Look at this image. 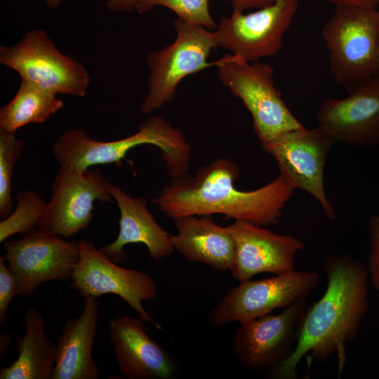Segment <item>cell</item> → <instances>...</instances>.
Returning <instances> with one entry per match:
<instances>
[{"mask_svg":"<svg viewBox=\"0 0 379 379\" xmlns=\"http://www.w3.org/2000/svg\"><path fill=\"white\" fill-rule=\"evenodd\" d=\"M16 199L15 211L0 222V242L15 234L25 235L35 230L48 204L39 193L32 190L18 192Z\"/></svg>","mask_w":379,"mask_h":379,"instance_id":"cell-23","label":"cell"},{"mask_svg":"<svg viewBox=\"0 0 379 379\" xmlns=\"http://www.w3.org/2000/svg\"><path fill=\"white\" fill-rule=\"evenodd\" d=\"M62 0H44L46 4L51 8H58Z\"/></svg>","mask_w":379,"mask_h":379,"instance_id":"cell-32","label":"cell"},{"mask_svg":"<svg viewBox=\"0 0 379 379\" xmlns=\"http://www.w3.org/2000/svg\"><path fill=\"white\" fill-rule=\"evenodd\" d=\"M143 321L122 316L109 324L119 371L129 379H172L177 376L176 358L146 332Z\"/></svg>","mask_w":379,"mask_h":379,"instance_id":"cell-17","label":"cell"},{"mask_svg":"<svg viewBox=\"0 0 379 379\" xmlns=\"http://www.w3.org/2000/svg\"><path fill=\"white\" fill-rule=\"evenodd\" d=\"M239 175L235 163L219 159L199 168L194 175L186 173L172 178L153 203L173 219L218 213L262 226L277 225L295 189L293 184L280 173L263 187L242 191L234 185Z\"/></svg>","mask_w":379,"mask_h":379,"instance_id":"cell-2","label":"cell"},{"mask_svg":"<svg viewBox=\"0 0 379 379\" xmlns=\"http://www.w3.org/2000/svg\"><path fill=\"white\" fill-rule=\"evenodd\" d=\"M149 144L161 151L168 174L172 178L189 169L191 147L183 133L165 118L152 117L134 134L114 141L101 142L81 128H71L53 144L52 152L60 166L84 170L99 164H120L128 152Z\"/></svg>","mask_w":379,"mask_h":379,"instance_id":"cell-3","label":"cell"},{"mask_svg":"<svg viewBox=\"0 0 379 379\" xmlns=\"http://www.w3.org/2000/svg\"><path fill=\"white\" fill-rule=\"evenodd\" d=\"M109 193L119 209V230L116 240L100 249L111 260L116 263L125 261L128 253L124 248L129 244H144L150 258L157 260L174 252L171 234L156 222L147 210L145 198L131 197L112 184Z\"/></svg>","mask_w":379,"mask_h":379,"instance_id":"cell-18","label":"cell"},{"mask_svg":"<svg viewBox=\"0 0 379 379\" xmlns=\"http://www.w3.org/2000/svg\"><path fill=\"white\" fill-rule=\"evenodd\" d=\"M343 98H328L319 105L317 128L333 142L353 147L379 144V76L346 89Z\"/></svg>","mask_w":379,"mask_h":379,"instance_id":"cell-15","label":"cell"},{"mask_svg":"<svg viewBox=\"0 0 379 379\" xmlns=\"http://www.w3.org/2000/svg\"><path fill=\"white\" fill-rule=\"evenodd\" d=\"M276 0H230L232 11L244 13L249 9H260L272 4Z\"/></svg>","mask_w":379,"mask_h":379,"instance_id":"cell-28","label":"cell"},{"mask_svg":"<svg viewBox=\"0 0 379 379\" xmlns=\"http://www.w3.org/2000/svg\"><path fill=\"white\" fill-rule=\"evenodd\" d=\"M220 82L239 98L252 116L261 145L304 126L294 117L274 81V69L227 53L215 61Z\"/></svg>","mask_w":379,"mask_h":379,"instance_id":"cell-5","label":"cell"},{"mask_svg":"<svg viewBox=\"0 0 379 379\" xmlns=\"http://www.w3.org/2000/svg\"><path fill=\"white\" fill-rule=\"evenodd\" d=\"M0 62L55 94L86 95L91 77L85 66L63 54L46 32L32 29L13 45L0 47Z\"/></svg>","mask_w":379,"mask_h":379,"instance_id":"cell-7","label":"cell"},{"mask_svg":"<svg viewBox=\"0 0 379 379\" xmlns=\"http://www.w3.org/2000/svg\"><path fill=\"white\" fill-rule=\"evenodd\" d=\"M4 258L17 280V293L25 297L44 282L70 279L79 258V241L40 228L4 241Z\"/></svg>","mask_w":379,"mask_h":379,"instance_id":"cell-9","label":"cell"},{"mask_svg":"<svg viewBox=\"0 0 379 379\" xmlns=\"http://www.w3.org/2000/svg\"><path fill=\"white\" fill-rule=\"evenodd\" d=\"M327 286L310 305L300 325L291 354L264 373L272 379H297V366L307 354L309 361L324 362L337 356L338 377L346 363L345 344L354 340L368 310V271L348 254H329L323 261Z\"/></svg>","mask_w":379,"mask_h":379,"instance_id":"cell-1","label":"cell"},{"mask_svg":"<svg viewBox=\"0 0 379 379\" xmlns=\"http://www.w3.org/2000/svg\"><path fill=\"white\" fill-rule=\"evenodd\" d=\"M321 281L317 272L293 270L267 279L241 281L218 301L208 321L214 327L246 323L308 298Z\"/></svg>","mask_w":379,"mask_h":379,"instance_id":"cell-8","label":"cell"},{"mask_svg":"<svg viewBox=\"0 0 379 379\" xmlns=\"http://www.w3.org/2000/svg\"><path fill=\"white\" fill-rule=\"evenodd\" d=\"M326 1L337 5H350L364 8H375L379 4V0H326Z\"/></svg>","mask_w":379,"mask_h":379,"instance_id":"cell-30","label":"cell"},{"mask_svg":"<svg viewBox=\"0 0 379 379\" xmlns=\"http://www.w3.org/2000/svg\"><path fill=\"white\" fill-rule=\"evenodd\" d=\"M111 185L98 168L78 170L60 165L51 200L37 227L65 238L77 235L91 224L95 201H112Z\"/></svg>","mask_w":379,"mask_h":379,"instance_id":"cell-10","label":"cell"},{"mask_svg":"<svg viewBox=\"0 0 379 379\" xmlns=\"http://www.w3.org/2000/svg\"><path fill=\"white\" fill-rule=\"evenodd\" d=\"M334 142L319 128L304 126L284 132L262 144L275 159L280 173L295 187L306 191L319 202L329 219L335 210L326 197L324 173L329 151Z\"/></svg>","mask_w":379,"mask_h":379,"instance_id":"cell-14","label":"cell"},{"mask_svg":"<svg viewBox=\"0 0 379 379\" xmlns=\"http://www.w3.org/2000/svg\"><path fill=\"white\" fill-rule=\"evenodd\" d=\"M195 216L175 219L178 233L171 234L174 249L190 261L208 265L220 272L230 271L235 246L227 227L215 224L211 215Z\"/></svg>","mask_w":379,"mask_h":379,"instance_id":"cell-20","label":"cell"},{"mask_svg":"<svg viewBox=\"0 0 379 379\" xmlns=\"http://www.w3.org/2000/svg\"><path fill=\"white\" fill-rule=\"evenodd\" d=\"M307 298L298 300L277 314H267L241 324L233 336V352L251 371H267L293 352L300 325L310 306Z\"/></svg>","mask_w":379,"mask_h":379,"instance_id":"cell-13","label":"cell"},{"mask_svg":"<svg viewBox=\"0 0 379 379\" xmlns=\"http://www.w3.org/2000/svg\"><path fill=\"white\" fill-rule=\"evenodd\" d=\"M227 228L235 246L230 272L239 282L262 272L275 275L293 270L295 255L305 248L293 237L275 234L251 222L235 220Z\"/></svg>","mask_w":379,"mask_h":379,"instance_id":"cell-16","label":"cell"},{"mask_svg":"<svg viewBox=\"0 0 379 379\" xmlns=\"http://www.w3.org/2000/svg\"><path fill=\"white\" fill-rule=\"evenodd\" d=\"M15 133L0 129V218H6L12 211L11 181L15 166L24 149Z\"/></svg>","mask_w":379,"mask_h":379,"instance_id":"cell-24","label":"cell"},{"mask_svg":"<svg viewBox=\"0 0 379 379\" xmlns=\"http://www.w3.org/2000/svg\"><path fill=\"white\" fill-rule=\"evenodd\" d=\"M335 6L321 34L333 80L347 89L379 76V11L350 5Z\"/></svg>","mask_w":379,"mask_h":379,"instance_id":"cell-4","label":"cell"},{"mask_svg":"<svg viewBox=\"0 0 379 379\" xmlns=\"http://www.w3.org/2000/svg\"><path fill=\"white\" fill-rule=\"evenodd\" d=\"M209 0H138L135 9L144 14L157 6H164L178 18L201 25L210 30H215L217 24L209 11Z\"/></svg>","mask_w":379,"mask_h":379,"instance_id":"cell-25","label":"cell"},{"mask_svg":"<svg viewBox=\"0 0 379 379\" xmlns=\"http://www.w3.org/2000/svg\"><path fill=\"white\" fill-rule=\"evenodd\" d=\"M299 0H276L244 13L233 11L220 18L214 31L218 48L246 62L273 56L281 48L284 34L298 8Z\"/></svg>","mask_w":379,"mask_h":379,"instance_id":"cell-12","label":"cell"},{"mask_svg":"<svg viewBox=\"0 0 379 379\" xmlns=\"http://www.w3.org/2000/svg\"><path fill=\"white\" fill-rule=\"evenodd\" d=\"M17 280L11 270L6 264L4 257L0 256V324L7 318L6 311L13 298L18 294Z\"/></svg>","mask_w":379,"mask_h":379,"instance_id":"cell-26","label":"cell"},{"mask_svg":"<svg viewBox=\"0 0 379 379\" xmlns=\"http://www.w3.org/2000/svg\"><path fill=\"white\" fill-rule=\"evenodd\" d=\"M99 303L87 296L79 317L65 321L57 340V361L52 379H98L100 371L93 357Z\"/></svg>","mask_w":379,"mask_h":379,"instance_id":"cell-19","label":"cell"},{"mask_svg":"<svg viewBox=\"0 0 379 379\" xmlns=\"http://www.w3.org/2000/svg\"><path fill=\"white\" fill-rule=\"evenodd\" d=\"M64 106L57 94L21 79L13 98L0 109V129L15 133L29 124H41Z\"/></svg>","mask_w":379,"mask_h":379,"instance_id":"cell-22","label":"cell"},{"mask_svg":"<svg viewBox=\"0 0 379 379\" xmlns=\"http://www.w3.org/2000/svg\"><path fill=\"white\" fill-rule=\"evenodd\" d=\"M25 332L16 340L18 357L9 366L1 368V379H52L56 361L57 344L45 332V319L36 309L26 312Z\"/></svg>","mask_w":379,"mask_h":379,"instance_id":"cell-21","label":"cell"},{"mask_svg":"<svg viewBox=\"0 0 379 379\" xmlns=\"http://www.w3.org/2000/svg\"><path fill=\"white\" fill-rule=\"evenodd\" d=\"M79 258L69 287L85 298L115 294L124 299L143 321L161 326L145 310L142 302L157 298L152 277L143 272L125 268L111 260L91 241H79Z\"/></svg>","mask_w":379,"mask_h":379,"instance_id":"cell-11","label":"cell"},{"mask_svg":"<svg viewBox=\"0 0 379 379\" xmlns=\"http://www.w3.org/2000/svg\"><path fill=\"white\" fill-rule=\"evenodd\" d=\"M138 0H107L106 7L114 12L130 13L135 9Z\"/></svg>","mask_w":379,"mask_h":379,"instance_id":"cell-29","label":"cell"},{"mask_svg":"<svg viewBox=\"0 0 379 379\" xmlns=\"http://www.w3.org/2000/svg\"><path fill=\"white\" fill-rule=\"evenodd\" d=\"M367 229L370 238L368 271L373 286L379 291V215L370 218Z\"/></svg>","mask_w":379,"mask_h":379,"instance_id":"cell-27","label":"cell"},{"mask_svg":"<svg viewBox=\"0 0 379 379\" xmlns=\"http://www.w3.org/2000/svg\"><path fill=\"white\" fill-rule=\"evenodd\" d=\"M378 26H379V17H378Z\"/></svg>","mask_w":379,"mask_h":379,"instance_id":"cell-33","label":"cell"},{"mask_svg":"<svg viewBox=\"0 0 379 379\" xmlns=\"http://www.w3.org/2000/svg\"><path fill=\"white\" fill-rule=\"evenodd\" d=\"M173 27L175 41L147 57L150 73L148 91L140 105L143 113L171 102L178 84L187 76L215 66V62H208L212 50L218 48L213 30L178 18L173 21Z\"/></svg>","mask_w":379,"mask_h":379,"instance_id":"cell-6","label":"cell"},{"mask_svg":"<svg viewBox=\"0 0 379 379\" xmlns=\"http://www.w3.org/2000/svg\"><path fill=\"white\" fill-rule=\"evenodd\" d=\"M0 339H1L0 355L1 358L2 356H4V354L6 353L8 348L9 347V345L12 340V338L7 333H2L1 334Z\"/></svg>","mask_w":379,"mask_h":379,"instance_id":"cell-31","label":"cell"}]
</instances>
